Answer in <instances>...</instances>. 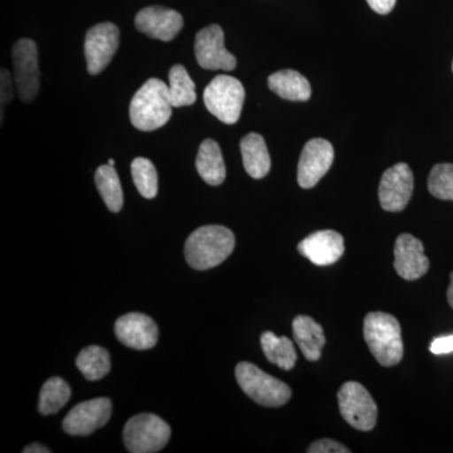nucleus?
Masks as SVG:
<instances>
[{
    "label": "nucleus",
    "instance_id": "obj_7",
    "mask_svg": "<svg viewBox=\"0 0 453 453\" xmlns=\"http://www.w3.org/2000/svg\"><path fill=\"white\" fill-rule=\"evenodd\" d=\"M342 418L356 429L368 432L377 425L378 407L365 386L357 381L342 384L338 393Z\"/></svg>",
    "mask_w": 453,
    "mask_h": 453
},
{
    "label": "nucleus",
    "instance_id": "obj_35",
    "mask_svg": "<svg viewBox=\"0 0 453 453\" xmlns=\"http://www.w3.org/2000/svg\"><path fill=\"white\" fill-rule=\"evenodd\" d=\"M109 165H111V166L115 165V162H113V159L109 160Z\"/></svg>",
    "mask_w": 453,
    "mask_h": 453
},
{
    "label": "nucleus",
    "instance_id": "obj_21",
    "mask_svg": "<svg viewBox=\"0 0 453 453\" xmlns=\"http://www.w3.org/2000/svg\"><path fill=\"white\" fill-rule=\"evenodd\" d=\"M268 88L288 101H308L311 86L303 74L294 70H283L268 77Z\"/></svg>",
    "mask_w": 453,
    "mask_h": 453
},
{
    "label": "nucleus",
    "instance_id": "obj_33",
    "mask_svg": "<svg viewBox=\"0 0 453 453\" xmlns=\"http://www.w3.org/2000/svg\"><path fill=\"white\" fill-rule=\"evenodd\" d=\"M25 453H50V449L47 447L40 445V443H33V445L27 446L23 449Z\"/></svg>",
    "mask_w": 453,
    "mask_h": 453
},
{
    "label": "nucleus",
    "instance_id": "obj_5",
    "mask_svg": "<svg viewBox=\"0 0 453 453\" xmlns=\"http://www.w3.org/2000/svg\"><path fill=\"white\" fill-rule=\"evenodd\" d=\"M246 92L242 83L228 74H219L204 89V105L225 124L240 120Z\"/></svg>",
    "mask_w": 453,
    "mask_h": 453
},
{
    "label": "nucleus",
    "instance_id": "obj_29",
    "mask_svg": "<svg viewBox=\"0 0 453 453\" xmlns=\"http://www.w3.org/2000/svg\"><path fill=\"white\" fill-rule=\"evenodd\" d=\"M309 453H350V449L330 438L316 441L308 449Z\"/></svg>",
    "mask_w": 453,
    "mask_h": 453
},
{
    "label": "nucleus",
    "instance_id": "obj_12",
    "mask_svg": "<svg viewBox=\"0 0 453 453\" xmlns=\"http://www.w3.org/2000/svg\"><path fill=\"white\" fill-rule=\"evenodd\" d=\"M413 188V173L407 164L398 163L386 170L378 190L381 208L393 213L403 211L412 198Z\"/></svg>",
    "mask_w": 453,
    "mask_h": 453
},
{
    "label": "nucleus",
    "instance_id": "obj_26",
    "mask_svg": "<svg viewBox=\"0 0 453 453\" xmlns=\"http://www.w3.org/2000/svg\"><path fill=\"white\" fill-rule=\"evenodd\" d=\"M70 398V386L61 378H50L42 387L38 410L43 416L55 414L65 407Z\"/></svg>",
    "mask_w": 453,
    "mask_h": 453
},
{
    "label": "nucleus",
    "instance_id": "obj_18",
    "mask_svg": "<svg viewBox=\"0 0 453 453\" xmlns=\"http://www.w3.org/2000/svg\"><path fill=\"white\" fill-rule=\"evenodd\" d=\"M292 333L301 353L309 362L320 359L321 350L326 342L323 326L320 324L316 323L310 316L299 315L292 321Z\"/></svg>",
    "mask_w": 453,
    "mask_h": 453
},
{
    "label": "nucleus",
    "instance_id": "obj_13",
    "mask_svg": "<svg viewBox=\"0 0 453 453\" xmlns=\"http://www.w3.org/2000/svg\"><path fill=\"white\" fill-rule=\"evenodd\" d=\"M334 148L327 140L312 139L303 146L299 166L297 181L303 189L314 188L332 168Z\"/></svg>",
    "mask_w": 453,
    "mask_h": 453
},
{
    "label": "nucleus",
    "instance_id": "obj_19",
    "mask_svg": "<svg viewBox=\"0 0 453 453\" xmlns=\"http://www.w3.org/2000/svg\"><path fill=\"white\" fill-rule=\"evenodd\" d=\"M243 166L247 174L255 179L266 177L271 169V157L265 139L251 133L241 140Z\"/></svg>",
    "mask_w": 453,
    "mask_h": 453
},
{
    "label": "nucleus",
    "instance_id": "obj_6",
    "mask_svg": "<svg viewBox=\"0 0 453 453\" xmlns=\"http://www.w3.org/2000/svg\"><path fill=\"white\" fill-rule=\"evenodd\" d=\"M170 434L172 429L160 417L142 413L127 421L122 437L127 451L131 453H155L166 446Z\"/></svg>",
    "mask_w": 453,
    "mask_h": 453
},
{
    "label": "nucleus",
    "instance_id": "obj_23",
    "mask_svg": "<svg viewBox=\"0 0 453 453\" xmlns=\"http://www.w3.org/2000/svg\"><path fill=\"white\" fill-rule=\"evenodd\" d=\"M76 365L88 380H100L111 371V359L106 349L91 345L81 350Z\"/></svg>",
    "mask_w": 453,
    "mask_h": 453
},
{
    "label": "nucleus",
    "instance_id": "obj_34",
    "mask_svg": "<svg viewBox=\"0 0 453 453\" xmlns=\"http://www.w3.org/2000/svg\"><path fill=\"white\" fill-rule=\"evenodd\" d=\"M449 279H451V282H449V290H447V301L453 309V271Z\"/></svg>",
    "mask_w": 453,
    "mask_h": 453
},
{
    "label": "nucleus",
    "instance_id": "obj_8",
    "mask_svg": "<svg viewBox=\"0 0 453 453\" xmlns=\"http://www.w3.org/2000/svg\"><path fill=\"white\" fill-rule=\"evenodd\" d=\"M12 58L18 96L23 103L31 104L40 91L37 44L27 38L18 41L12 50Z\"/></svg>",
    "mask_w": 453,
    "mask_h": 453
},
{
    "label": "nucleus",
    "instance_id": "obj_1",
    "mask_svg": "<svg viewBox=\"0 0 453 453\" xmlns=\"http://www.w3.org/2000/svg\"><path fill=\"white\" fill-rule=\"evenodd\" d=\"M235 238L231 229L223 226H203L188 237L184 253L195 270L217 267L234 252Z\"/></svg>",
    "mask_w": 453,
    "mask_h": 453
},
{
    "label": "nucleus",
    "instance_id": "obj_25",
    "mask_svg": "<svg viewBox=\"0 0 453 453\" xmlns=\"http://www.w3.org/2000/svg\"><path fill=\"white\" fill-rule=\"evenodd\" d=\"M168 88L173 107L190 106L196 103V85L183 65H173Z\"/></svg>",
    "mask_w": 453,
    "mask_h": 453
},
{
    "label": "nucleus",
    "instance_id": "obj_28",
    "mask_svg": "<svg viewBox=\"0 0 453 453\" xmlns=\"http://www.w3.org/2000/svg\"><path fill=\"white\" fill-rule=\"evenodd\" d=\"M428 190L441 201H453V164H437L429 173Z\"/></svg>",
    "mask_w": 453,
    "mask_h": 453
},
{
    "label": "nucleus",
    "instance_id": "obj_3",
    "mask_svg": "<svg viewBox=\"0 0 453 453\" xmlns=\"http://www.w3.org/2000/svg\"><path fill=\"white\" fill-rule=\"evenodd\" d=\"M365 339L369 350L383 366H393L403 357L402 329L395 316L387 312H369L365 319Z\"/></svg>",
    "mask_w": 453,
    "mask_h": 453
},
{
    "label": "nucleus",
    "instance_id": "obj_31",
    "mask_svg": "<svg viewBox=\"0 0 453 453\" xmlns=\"http://www.w3.org/2000/svg\"><path fill=\"white\" fill-rule=\"evenodd\" d=\"M429 350L434 356L453 353V334L452 335L440 336L429 345Z\"/></svg>",
    "mask_w": 453,
    "mask_h": 453
},
{
    "label": "nucleus",
    "instance_id": "obj_9",
    "mask_svg": "<svg viewBox=\"0 0 453 453\" xmlns=\"http://www.w3.org/2000/svg\"><path fill=\"white\" fill-rule=\"evenodd\" d=\"M120 43V31L112 23H100L86 33L85 57L88 73L95 76L110 65Z\"/></svg>",
    "mask_w": 453,
    "mask_h": 453
},
{
    "label": "nucleus",
    "instance_id": "obj_2",
    "mask_svg": "<svg viewBox=\"0 0 453 453\" xmlns=\"http://www.w3.org/2000/svg\"><path fill=\"white\" fill-rule=\"evenodd\" d=\"M172 109L166 83L157 79L148 80L131 100V124L140 131L160 129L169 121Z\"/></svg>",
    "mask_w": 453,
    "mask_h": 453
},
{
    "label": "nucleus",
    "instance_id": "obj_32",
    "mask_svg": "<svg viewBox=\"0 0 453 453\" xmlns=\"http://www.w3.org/2000/svg\"><path fill=\"white\" fill-rule=\"evenodd\" d=\"M369 7L380 14H388L395 8L396 0H366Z\"/></svg>",
    "mask_w": 453,
    "mask_h": 453
},
{
    "label": "nucleus",
    "instance_id": "obj_22",
    "mask_svg": "<svg viewBox=\"0 0 453 453\" xmlns=\"http://www.w3.org/2000/svg\"><path fill=\"white\" fill-rule=\"evenodd\" d=\"M261 347L268 362L283 371H291L296 365V349L294 342L286 336H277L273 332H265L261 335Z\"/></svg>",
    "mask_w": 453,
    "mask_h": 453
},
{
    "label": "nucleus",
    "instance_id": "obj_15",
    "mask_svg": "<svg viewBox=\"0 0 453 453\" xmlns=\"http://www.w3.org/2000/svg\"><path fill=\"white\" fill-rule=\"evenodd\" d=\"M395 268L396 273L407 281L421 279L429 270V259L425 247L412 234L398 235L395 246Z\"/></svg>",
    "mask_w": 453,
    "mask_h": 453
},
{
    "label": "nucleus",
    "instance_id": "obj_30",
    "mask_svg": "<svg viewBox=\"0 0 453 453\" xmlns=\"http://www.w3.org/2000/svg\"><path fill=\"white\" fill-rule=\"evenodd\" d=\"M2 85H0V103H2V121H3V116H4V107L8 105L9 103H11L12 98H13V85H12V77L11 73H8L7 70H4L3 68L2 70Z\"/></svg>",
    "mask_w": 453,
    "mask_h": 453
},
{
    "label": "nucleus",
    "instance_id": "obj_24",
    "mask_svg": "<svg viewBox=\"0 0 453 453\" xmlns=\"http://www.w3.org/2000/svg\"><path fill=\"white\" fill-rule=\"evenodd\" d=\"M95 183L106 207L113 213L120 211L124 205V195H122L120 179L113 166L109 164L101 165L95 174Z\"/></svg>",
    "mask_w": 453,
    "mask_h": 453
},
{
    "label": "nucleus",
    "instance_id": "obj_11",
    "mask_svg": "<svg viewBox=\"0 0 453 453\" xmlns=\"http://www.w3.org/2000/svg\"><path fill=\"white\" fill-rule=\"evenodd\" d=\"M112 403L109 398H96L77 404L62 423L65 434L71 436H89L104 427L111 418Z\"/></svg>",
    "mask_w": 453,
    "mask_h": 453
},
{
    "label": "nucleus",
    "instance_id": "obj_20",
    "mask_svg": "<svg viewBox=\"0 0 453 453\" xmlns=\"http://www.w3.org/2000/svg\"><path fill=\"white\" fill-rule=\"evenodd\" d=\"M196 170L203 180L210 186H220L226 179V164L219 145L207 139L199 146L196 160Z\"/></svg>",
    "mask_w": 453,
    "mask_h": 453
},
{
    "label": "nucleus",
    "instance_id": "obj_16",
    "mask_svg": "<svg viewBox=\"0 0 453 453\" xmlns=\"http://www.w3.org/2000/svg\"><path fill=\"white\" fill-rule=\"evenodd\" d=\"M183 25V17L177 11L164 7L142 9L135 17L138 31L163 42L174 40Z\"/></svg>",
    "mask_w": 453,
    "mask_h": 453
},
{
    "label": "nucleus",
    "instance_id": "obj_10",
    "mask_svg": "<svg viewBox=\"0 0 453 453\" xmlns=\"http://www.w3.org/2000/svg\"><path fill=\"white\" fill-rule=\"evenodd\" d=\"M196 58L205 70L232 71L237 59L225 47V33L219 26L211 25L196 33L195 44Z\"/></svg>",
    "mask_w": 453,
    "mask_h": 453
},
{
    "label": "nucleus",
    "instance_id": "obj_17",
    "mask_svg": "<svg viewBox=\"0 0 453 453\" xmlns=\"http://www.w3.org/2000/svg\"><path fill=\"white\" fill-rule=\"evenodd\" d=\"M297 251L316 266H330L344 255V238L332 229L318 231L303 238L297 246Z\"/></svg>",
    "mask_w": 453,
    "mask_h": 453
},
{
    "label": "nucleus",
    "instance_id": "obj_27",
    "mask_svg": "<svg viewBox=\"0 0 453 453\" xmlns=\"http://www.w3.org/2000/svg\"><path fill=\"white\" fill-rule=\"evenodd\" d=\"M131 175L140 195L153 199L157 195V173L154 164L146 157H136L131 164Z\"/></svg>",
    "mask_w": 453,
    "mask_h": 453
},
{
    "label": "nucleus",
    "instance_id": "obj_36",
    "mask_svg": "<svg viewBox=\"0 0 453 453\" xmlns=\"http://www.w3.org/2000/svg\"><path fill=\"white\" fill-rule=\"evenodd\" d=\"M452 70H453V64H452Z\"/></svg>",
    "mask_w": 453,
    "mask_h": 453
},
{
    "label": "nucleus",
    "instance_id": "obj_4",
    "mask_svg": "<svg viewBox=\"0 0 453 453\" xmlns=\"http://www.w3.org/2000/svg\"><path fill=\"white\" fill-rule=\"evenodd\" d=\"M235 380L252 401L264 407H281L290 401V387L252 363L242 362L235 366Z\"/></svg>",
    "mask_w": 453,
    "mask_h": 453
},
{
    "label": "nucleus",
    "instance_id": "obj_14",
    "mask_svg": "<svg viewBox=\"0 0 453 453\" xmlns=\"http://www.w3.org/2000/svg\"><path fill=\"white\" fill-rule=\"evenodd\" d=\"M116 338L125 347L148 350L157 345L159 330L153 319L140 312L122 315L115 323Z\"/></svg>",
    "mask_w": 453,
    "mask_h": 453
}]
</instances>
